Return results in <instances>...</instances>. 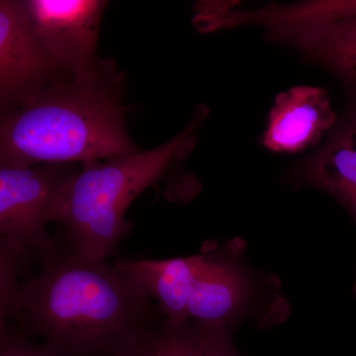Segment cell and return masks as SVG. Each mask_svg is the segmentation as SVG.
Wrapping results in <instances>:
<instances>
[{
    "mask_svg": "<svg viewBox=\"0 0 356 356\" xmlns=\"http://www.w3.org/2000/svg\"><path fill=\"white\" fill-rule=\"evenodd\" d=\"M120 266L60 247L41 273L21 283L9 311L24 336L65 356H126L156 327V308Z\"/></svg>",
    "mask_w": 356,
    "mask_h": 356,
    "instance_id": "cell-1",
    "label": "cell"
},
{
    "mask_svg": "<svg viewBox=\"0 0 356 356\" xmlns=\"http://www.w3.org/2000/svg\"><path fill=\"white\" fill-rule=\"evenodd\" d=\"M124 74L112 60L58 76L34 99L1 112L0 168L84 165L138 153L126 127Z\"/></svg>",
    "mask_w": 356,
    "mask_h": 356,
    "instance_id": "cell-2",
    "label": "cell"
},
{
    "mask_svg": "<svg viewBox=\"0 0 356 356\" xmlns=\"http://www.w3.org/2000/svg\"><path fill=\"white\" fill-rule=\"evenodd\" d=\"M207 114L206 106L199 107L188 126L161 146L81 165L51 213L50 222L62 228L65 248L92 261L113 254L131 229L126 221L129 206L188 154Z\"/></svg>",
    "mask_w": 356,
    "mask_h": 356,
    "instance_id": "cell-3",
    "label": "cell"
},
{
    "mask_svg": "<svg viewBox=\"0 0 356 356\" xmlns=\"http://www.w3.org/2000/svg\"><path fill=\"white\" fill-rule=\"evenodd\" d=\"M79 165L0 168V241L36 259L53 261L60 247L46 231L58 194Z\"/></svg>",
    "mask_w": 356,
    "mask_h": 356,
    "instance_id": "cell-4",
    "label": "cell"
},
{
    "mask_svg": "<svg viewBox=\"0 0 356 356\" xmlns=\"http://www.w3.org/2000/svg\"><path fill=\"white\" fill-rule=\"evenodd\" d=\"M56 64L28 15L25 1H0V106L1 112L34 99L58 76Z\"/></svg>",
    "mask_w": 356,
    "mask_h": 356,
    "instance_id": "cell-5",
    "label": "cell"
},
{
    "mask_svg": "<svg viewBox=\"0 0 356 356\" xmlns=\"http://www.w3.org/2000/svg\"><path fill=\"white\" fill-rule=\"evenodd\" d=\"M102 0H25L28 15L51 58L63 72L79 76L95 70Z\"/></svg>",
    "mask_w": 356,
    "mask_h": 356,
    "instance_id": "cell-6",
    "label": "cell"
},
{
    "mask_svg": "<svg viewBox=\"0 0 356 356\" xmlns=\"http://www.w3.org/2000/svg\"><path fill=\"white\" fill-rule=\"evenodd\" d=\"M337 119L325 89L293 86L276 96L259 142L273 153H299L329 135Z\"/></svg>",
    "mask_w": 356,
    "mask_h": 356,
    "instance_id": "cell-7",
    "label": "cell"
},
{
    "mask_svg": "<svg viewBox=\"0 0 356 356\" xmlns=\"http://www.w3.org/2000/svg\"><path fill=\"white\" fill-rule=\"evenodd\" d=\"M266 38L296 49L304 57L329 70L356 106V16L285 29L266 30Z\"/></svg>",
    "mask_w": 356,
    "mask_h": 356,
    "instance_id": "cell-8",
    "label": "cell"
},
{
    "mask_svg": "<svg viewBox=\"0 0 356 356\" xmlns=\"http://www.w3.org/2000/svg\"><path fill=\"white\" fill-rule=\"evenodd\" d=\"M214 254H198L161 261L116 262L133 275L149 298L159 302L165 323L181 325L187 323V306L194 287L209 268Z\"/></svg>",
    "mask_w": 356,
    "mask_h": 356,
    "instance_id": "cell-9",
    "label": "cell"
},
{
    "mask_svg": "<svg viewBox=\"0 0 356 356\" xmlns=\"http://www.w3.org/2000/svg\"><path fill=\"white\" fill-rule=\"evenodd\" d=\"M208 7L196 16L202 30L229 29L241 25H259L266 30L302 27L323 21L356 16V0H310L292 4H268L255 10H238L221 4Z\"/></svg>",
    "mask_w": 356,
    "mask_h": 356,
    "instance_id": "cell-10",
    "label": "cell"
},
{
    "mask_svg": "<svg viewBox=\"0 0 356 356\" xmlns=\"http://www.w3.org/2000/svg\"><path fill=\"white\" fill-rule=\"evenodd\" d=\"M295 177L337 201L356 191V106L348 105L322 147L297 166Z\"/></svg>",
    "mask_w": 356,
    "mask_h": 356,
    "instance_id": "cell-11",
    "label": "cell"
},
{
    "mask_svg": "<svg viewBox=\"0 0 356 356\" xmlns=\"http://www.w3.org/2000/svg\"><path fill=\"white\" fill-rule=\"evenodd\" d=\"M242 273L226 259L214 254L209 268L196 283L187 306V320L199 325L228 327L245 298Z\"/></svg>",
    "mask_w": 356,
    "mask_h": 356,
    "instance_id": "cell-12",
    "label": "cell"
},
{
    "mask_svg": "<svg viewBox=\"0 0 356 356\" xmlns=\"http://www.w3.org/2000/svg\"><path fill=\"white\" fill-rule=\"evenodd\" d=\"M126 356H200L198 325L165 322L145 334Z\"/></svg>",
    "mask_w": 356,
    "mask_h": 356,
    "instance_id": "cell-13",
    "label": "cell"
},
{
    "mask_svg": "<svg viewBox=\"0 0 356 356\" xmlns=\"http://www.w3.org/2000/svg\"><path fill=\"white\" fill-rule=\"evenodd\" d=\"M31 261L25 252L0 241V327L6 324L14 297L19 290L20 271Z\"/></svg>",
    "mask_w": 356,
    "mask_h": 356,
    "instance_id": "cell-14",
    "label": "cell"
},
{
    "mask_svg": "<svg viewBox=\"0 0 356 356\" xmlns=\"http://www.w3.org/2000/svg\"><path fill=\"white\" fill-rule=\"evenodd\" d=\"M0 356H65L47 343L35 344L13 325L0 327Z\"/></svg>",
    "mask_w": 356,
    "mask_h": 356,
    "instance_id": "cell-15",
    "label": "cell"
},
{
    "mask_svg": "<svg viewBox=\"0 0 356 356\" xmlns=\"http://www.w3.org/2000/svg\"><path fill=\"white\" fill-rule=\"evenodd\" d=\"M197 325L200 332V356H240L228 327Z\"/></svg>",
    "mask_w": 356,
    "mask_h": 356,
    "instance_id": "cell-16",
    "label": "cell"
}]
</instances>
